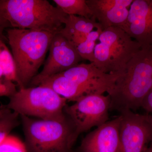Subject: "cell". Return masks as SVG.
Segmentation results:
<instances>
[{
	"label": "cell",
	"instance_id": "6da1fadb",
	"mask_svg": "<svg viewBox=\"0 0 152 152\" xmlns=\"http://www.w3.org/2000/svg\"><path fill=\"white\" fill-rule=\"evenodd\" d=\"M152 87V45L142 47L129 61L124 73L108 93L110 110L120 113L141 107Z\"/></svg>",
	"mask_w": 152,
	"mask_h": 152
},
{
	"label": "cell",
	"instance_id": "7a4b0ae2",
	"mask_svg": "<svg viewBox=\"0 0 152 152\" xmlns=\"http://www.w3.org/2000/svg\"><path fill=\"white\" fill-rule=\"evenodd\" d=\"M7 39L13 57L18 86L26 88L37 75L56 34L25 29L9 28Z\"/></svg>",
	"mask_w": 152,
	"mask_h": 152
},
{
	"label": "cell",
	"instance_id": "3957f363",
	"mask_svg": "<svg viewBox=\"0 0 152 152\" xmlns=\"http://www.w3.org/2000/svg\"><path fill=\"white\" fill-rule=\"evenodd\" d=\"M20 117L27 152H72L80 135L66 114L60 120L37 119L23 115Z\"/></svg>",
	"mask_w": 152,
	"mask_h": 152
},
{
	"label": "cell",
	"instance_id": "277c9868",
	"mask_svg": "<svg viewBox=\"0 0 152 152\" xmlns=\"http://www.w3.org/2000/svg\"><path fill=\"white\" fill-rule=\"evenodd\" d=\"M0 14L12 28L58 33L68 15L47 0H0Z\"/></svg>",
	"mask_w": 152,
	"mask_h": 152
},
{
	"label": "cell",
	"instance_id": "5b68a950",
	"mask_svg": "<svg viewBox=\"0 0 152 152\" xmlns=\"http://www.w3.org/2000/svg\"><path fill=\"white\" fill-rule=\"evenodd\" d=\"M67 101L50 88L39 85L19 89L10 97L8 104L1 107L20 115L43 120H60L65 117L64 109Z\"/></svg>",
	"mask_w": 152,
	"mask_h": 152
},
{
	"label": "cell",
	"instance_id": "8992f818",
	"mask_svg": "<svg viewBox=\"0 0 152 152\" xmlns=\"http://www.w3.org/2000/svg\"><path fill=\"white\" fill-rule=\"evenodd\" d=\"M94 50V64L106 73L123 74L128 63L140 45L121 28L102 30Z\"/></svg>",
	"mask_w": 152,
	"mask_h": 152
},
{
	"label": "cell",
	"instance_id": "52a82bcc",
	"mask_svg": "<svg viewBox=\"0 0 152 152\" xmlns=\"http://www.w3.org/2000/svg\"><path fill=\"white\" fill-rule=\"evenodd\" d=\"M110 104L109 95L93 94L79 99L72 105H67L64 112L72 121L80 135L108 121Z\"/></svg>",
	"mask_w": 152,
	"mask_h": 152
},
{
	"label": "cell",
	"instance_id": "ba28073f",
	"mask_svg": "<svg viewBox=\"0 0 152 152\" xmlns=\"http://www.w3.org/2000/svg\"><path fill=\"white\" fill-rule=\"evenodd\" d=\"M119 144L117 152H145L152 142V126L148 115L130 110L120 113Z\"/></svg>",
	"mask_w": 152,
	"mask_h": 152
},
{
	"label": "cell",
	"instance_id": "9c48e42d",
	"mask_svg": "<svg viewBox=\"0 0 152 152\" xmlns=\"http://www.w3.org/2000/svg\"><path fill=\"white\" fill-rule=\"evenodd\" d=\"M83 60L75 48L61 34L57 33L52 40L44 67L32 80L31 85L37 86L45 79L78 65Z\"/></svg>",
	"mask_w": 152,
	"mask_h": 152
},
{
	"label": "cell",
	"instance_id": "30bf717a",
	"mask_svg": "<svg viewBox=\"0 0 152 152\" xmlns=\"http://www.w3.org/2000/svg\"><path fill=\"white\" fill-rule=\"evenodd\" d=\"M119 28L141 48L152 45V0H133L126 20Z\"/></svg>",
	"mask_w": 152,
	"mask_h": 152
},
{
	"label": "cell",
	"instance_id": "8fae6325",
	"mask_svg": "<svg viewBox=\"0 0 152 152\" xmlns=\"http://www.w3.org/2000/svg\"><path fill=\"white\" fill-rule=\"evenodd\" d=\"M61 75L77 83L89 88L95 94H103L113 88L121 74L106 73L94 63L79 64Z\"/></svg>",
	"mask_w": 152,
	"mask_h": 152
},
{
	"label": "cell",
	"instance_id": "7c38bea8",
	"mask_svg": "<svg viewBox=\"0 0 152 152\" xmlns=\"http://www.w3.org/2000/svg\"><path fill=\"white\" fill-rule=\"evenodd\" d=\"M121 115L88 133L79 147V152H117L119 144Z\"/></svg>",
	"mask_w": 152,
	"mask_h": 152
},
{
	"label": "cell",
	"instance_id": "4fadbf2b",
	"mask_svg": "<svg viewBox=\"0 0 152 152\" xmlns=\"http://www.w3.org/2000/svg\"><path fill=\"white\" fill-rule=\"evenodd\" d=\"M133 0H86L93 18L102 30L120 27L126 20Z\"/></svg>",
	"mask_w": 152,
	"mask_h": 152
},
{
	"label": "cell",
	"instance_id": "5bb4252c",
	"mask_svg": "<svg viewBox=\"0 0 152 152\" xmlns=\"http://www.w3.org/2000/svg\"><path fill=\"white\" fill-rule=\"evenodd\" d=\"M39 85L50 88L60 96L71 102H75L87 95L95 94L89 88L71 80L61 74L45 79Z\"/></svg>",
	"mask_w": 152,
	"mask_h": 152
},
{
	"label": "cell",
	"instance_id": "9a60e30c",
	"mask_svg": "<svg viewBox=\"0 0 152 152\" xmlns=\"http://www.w3.org/2000/svg\"><path fill=\"white\" fill-rule=\"evenodd\" d=\"M99 28H102L100 25L93 17L89 19L78 16L68 15L64 28L61 30L89 34L94 29H97Z\"/></svg>",
	"mask_w": 152,
	"mask_h": 152
},
{
	"label": "cell",
	"instance_id": "2e32d148",
	"mask_svg": "<svg viewBox=\"0 0 152 152\" xmlns=\"http://www.w3.org/2000/svg\"><path fill=\"white\" fill-rule=\"evenodd\" d=\"M56 7L68 15H75L91 19L93 15L86 0H53Z\"/></svg>",
	"mask_w": 152,
	"mask_h": 152
},
{
	"label": "cell",
	"instance_id": "e0dca14e",
	"mask_svg": "<svg viewBox=\"0 0 152 152\" xmlns=\"http://www.w3.org/2000/svg\"><path fill=\"white\" fill-rule=\"evenodd\" d=\"M102 30V28H99L91 32L86 39L76 47L77 52L83 60L88 61L90 63L94 62L95 47Z\"/></svg>",
	"mask_w": 152,
	"mask_h": 152
},
{
	"label": "cell",
	"instance_id": "ac0fdd59",
	"mask_svg": "<svg viewBox=\"0 0 152 152\" xmlns=\"http://www.w3.org/2000/svg\"><path fill=\"white\" fill-rule=\"evenodd\" d=\"M0 67L3 76L7 80L15 82L18 84L15 65L13 57L5 44L3 45L0 53Z\"/></svg>",
	"mask_w": 152,
	"mask_h": 152
},
{
	"label": "cell",
	"instance_id": "d6986e66",
	"mask_svg": "<svg viewBox=\"0 0 152 152\" xmlns=\"http://www.w3.org/2000/svg\"><path fill=\"white\" fill-rule=\"evenodd\" d=\"M20 115L11 111L0 118V145L8 137L11 131L20 124Z\"/></svg>",
	"mask_w": 152,
	"mask_h": 152
},
{
	"label": "cell",
	"instance_id": "ffe728a7",
	"mask_svg": "<svg viewBox=\"0 0 152 152\" xmlns=\"http://www.w3.org/2000/svg\"><path fill=\"white\" fill-rule=\"evenodd\" d=\"M17 91L16 85L3 77L0 79V97H11Z\"/></svg>",
	"mask_w": 152,
	"mask_h": 152
},
{
	"label": "cell",
	"instance_id": "44dd1931",
	"mask_svg": "<svg viewBox=\"0 0 152 152\" xmlns=\"http://www.w3.org/2000/svg\"><path fill=\"white\" fill-rule=\"evenodd\" d=\"M22 145L12 139L7 138L0 145V152H23Z\"/></svg>",
	"mask_w": 152,
	"mask_h": 152
},
{
	"label": "cell",
	"instance_id": "7402d4cb",
	"mask_svg": "<svg viewBox=\"0 0 152 152\" xmlns=\"http://www.w3.org/2000/svg\"><path fill=\"white\" fill-rule=\"evenodd\" d=\"M141 107L148 113H152V87L144 99Z\"/></svg>",
	"mask_w": 152,
	"mask_h": 152
},
{
	"label": "cell",
	"instance_id": "603a6c76",
	"mask_svg": "<svg viewBox=\"0 0 152 152\" xmlns=\"http://www.w3.org/2000/svg\"><path fill=\"white\" fill-rule=\"evenodd\" d=\"M12 28L10 24L0 14V39L3 41H5L7 40L6 38L4 35V31L6 29Z\"/></svg>",
	"mask_w": 152,
	"mask_h": 152
},
{
	"label": "cell",
	"instance_id": "cb8c5ba5",
	"mask_svg": "<svg viewBox=\"0 0 152 152\" xmlns=\"http://www.w3.org/2000/svg\"><path fill=\"white\" fill-rule=\"evenodd\" d=\"M11 110L9 109L5 108L3 107H0V118L4 116L7 114L9 112L11 111Z\"/></svg>",
	"mask_w": 152,
	"mask_h": 152
},
{
	"label": "cell",
	"instance_id": "d4e9b609",
	"mask_svg": "<svg viewBox=\"0 0 152 152\" xmlns=\"http://www.w3.org/2000/svg\"><path fill=\"white\" fill-rule=\"evenodd\" d=\"M4 41H3L1 39H0V53H1V51L2 49L3 45H4Z\"/></svg>",
	"mask_w": 152,
	"mask_h": 152
},
{
	"label": "cell",
	"instance_id": "484cf974",
	"mask_svg": "<svg viewBox=\"0 0 152 152\" xmlns=\"http://www.w3.org/2000/svg\"><path fill=\"white\" fill-rule=\"evenodd\" d=\"M145 152H152V143L151 145L147 148Z\"/></svg>",
	"mask_w": 152,
	"mask_h": 152
},
{
	"label": "cell",
	"instance_id": "4316f807",
	"mask_svg": "<svg viewBox=\"0 0 152 152\" xmlns=\"http://www.w3.org/2000/svg\"><path fill=\"white\" fill-rule=\"evenodd\" d=\"M148 118L149 119L150 123H151V124L152 126V115H148Z\"/></svg>",
	"mask_w": 152,
	"mask_h": 152
},
{
	"label": "cell",
	"instance_id": "83f0119b",
	"mask_svg": "<svg viewBox=\"0 0 152 152\" xmlns=\"http://www.w3.org/2000/svg\"><path fill=\"white\" fill-rule=\"evenodd\" d=\"M4 77L3 76V73L1 67H0V79L2 77Z\"/></svg>",
	"mask_w": 152,
	"mask_h": 152
}]
</instances>
